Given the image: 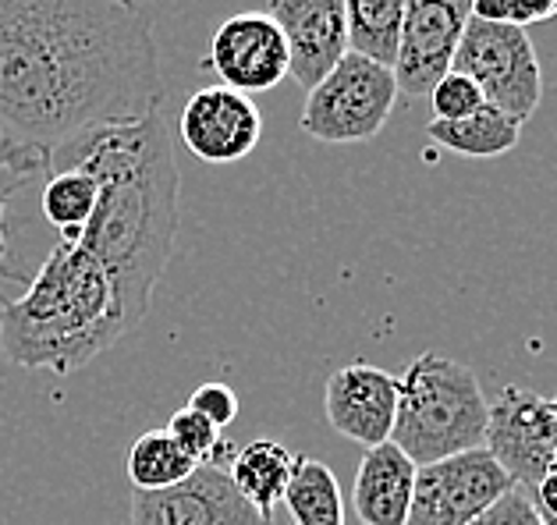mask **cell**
<instances>
[{"mask_svg": "<svg viewBox=\"0 0 557 525\" xmlns=\"http://www.w3.org/2000/svg\"><path fill=\"white\" fill-rule=\"evenodd\" d=\"M533 501H536V508H540V515H543V518L557 522V458L550 462L547 473H543V479L536 483Z\"/></svg>", "mask_w": 557, "mask_h": 525, "instance_id": "cell-28", "label": "cell"}, {"mask_svg": "<svg viewBox=\"0 0 557 525\" xmlns=\"http://www.w3.org/2000/svg\"><path fill=\"white\" fill-rule=\"evenodd\" d=\"M132 525H270L235 490L227 468L196 465V473L168 490H135Z\"/></svg>", "mask_w": 557, "mask_h": 525, "instance_id": "cell-11", "label": "cell"}, {"mask_svg": "<svg viewBox=\"0 0 557 525\" xmlns=\"http://www.w3.org/2000/svg\"><path fill=\"white\" fill-rule=\"evenodd\" d=\"M394 409H398V376L370 362H351L331 373L323 390V412L342 437L362 443L366 451L391 440Z\"/></svg>", "mask_w": 557, "mask_h": 525, "instance_id": "cell-14", "label": "cell"}, {"mask_svg": "<svg viewBox=\"0 0 557 525\" xmlns=\"http://www.w3.org/2000/svg\"><path fill=\"white\" fill-rule=\"evenodd\" d=\"M153 22L135 0H0V132L39 153L164 111Z\"/></svg>", "mask_w": 557, "mask_h": 525, "instance_id": "cell-1", "label": "cell"}, {"mask_svg": "<svg viewBox=\"0 0 557 525\" xmlns=\"http://www.w3.org/2000/svg\"><path fill=\"white\" fill-rule=\"evenodd\" d=\"M469 4H472V0H469Z\"/></svg>", "mask_w": 557, "mask_h": 525, "instance_id": "cell-30", "label": "cell"}, {"mask_svg": "<svg viewBox=\"0 0 557 525\" xmlns=\"http://www.w3.org/2000/svg\"><path fill=\"white\" fill-rule=\"evenodd\" d=\"M430 139L451 150L458 157H472V160H491V157H505L511 153L522 139V125L508 114H500L497 107H480L475 114L461 117V121H430L426 125Z\"/></svg>", "mask_w": 557, "mask_h": 525, "instance_id": "cell-17", "label": "cell"}, {"mask_svg": "<svg viewBox=\"0 0 557 525\" xmlns=\"http://www.w3.org/2000/svg\"><path fill=\"white\" fill-rule=\"evenodd\" d=\"M398 103V83L387 64L362 53H345L334 68L309 89L302 107V132L327 146H351L376 139Z\"/></svg>", "mask_w": 557, "mask_h": 525, "instance_id": "cell-5", "label": "cell"}, {"mask_svg": "<svg viewBox=\"0 0 557 525\" xmlns=\"http://www.w3.org/2000/svg\"><path fill=\"white\" fill-rule=\"evenodd\" d=\"M182 142L202 164H238L263 136V114L252 97L224 86H202L182 107Z\"/></svg>", "mask_w": 557, "mask_h": 525, "instance_id": "cell-12", "label": "cell"}, {"mask_svg": "<svg viewBox=\"0 0 557 525\" xmlns=\"http://www.w3.org/2000/svg\"><path fill=\"white\" fill-rule=\"evenodd\" d=\"M33 174H50V157L29 150V146H18L15 139H8L0 132V274L4 271V260H8V232H4V213H8V199L11 192L29 185ZM15 277V274H8Z\"/></svg>", "mask_w": 557, "mask_h": 525, "instance_id": "cell-22", "label": "cell"}, {"mask_svg": "<svg viewBox=\"0 0 557 525\" xmlns=\"http://www.w3.org/2000/svg\"><path fill=\"white\" fill-rule=\"evenodd\" d=\"M451 72L480 86L483 100L525 125L543 100V68L525 29L469 18L455 50Z\"/></svg>", "mask_w": 557, "mask_h": 525, "instance_id": "cell-6", "label": "cell"}, {"mask_svg": "<svg viewBox=\"0 0 557 525\" xmlns=\"http://www.w3.org/2000/svg\"><path fill=\"white\" fill-rule=\"evenodd\" d=\"M202 68L216 75V86L256 97L288 78V43L267 11H238L216 25Z\"/></svg>", "mask_w": 557, "mask_h": 525, "instance_id": "cell-10", "label": "cell"}, {"mask_svg": "<svg viewBox=\"0 0 557 525\" xmlns=\"http://www.w3.org/2000/svg\"><path fill=\"white\" fill-rule=\"evenodd\" d=\"M267 15L288 43V75L306 92L348 53L345 0H270Z\"/></svg>", "mask_w": 557, "mask_h": 525, "instance_id": "cell-13", "label": "cell"}, {"mask_svg": "<svg viewBox=\"0 0 557 525\" xmlns=\"http://www.w3.org/2000/svg\"><path fill=\"white\" fill-rule=\"evenodd\" d=\"M416 462L394 443H376L362 454L351 504L362 525H405L416 487Z\"/></svg>", "mask_w": 557, "mask_h": 525, "instance_id": "cell-15", "label": "cell"}, {"mask_svg": "<svg viewBox=\"0 0 557 525\" xmlns=\"http://www.w3.org/2000/svg\"><path fill=\"white\" fill-rule=\"evenodd\" d=\"M128 334L111 277L78 241H61L22 299H0V352L11 366L67 376Z\"/></svg>", "mask_w": 557, "mask_h": 525, "instance_id": "cell-3", "label": "cell"}, {"mask_svg": "<svg viewBox=\"0 0 557 525\" xmlns=\"http://www.w3.org/2000/svg\"><path fill=\"white\" fill-rule=\"evenodd\" d=\"M483 448L497 458L515 487L533 493L557 458V395L505 387L491 401Z\"/></svg>", "mask_w": 557, "mask_h": 525, "instance_id": "cell-8", "label": "cell"}, {"mask_svg": "<svg viewBox=\"0 0 557 525\" xmlns=\"http://www.w3.org/2000/svg\"><path fill=\"white\" fill-rule=\"evenodd\" d=\"M472 18L469 0H409L394 53V83L398 97L423 100L451 72L461 33Z\"/></svg>", "mask_w": 557, "mask_h": 525, "instance_id": "cell-9", "label": "cell"}, {"mask_svg": "<svg viewBox=\"0 0 557 525\" xmlns=\"http://www.w3.org/2000/svg\"><path fill=\"white\" fill-rule=\"evenodd\" d=\"M281 501L295 525H345L342 487L320 458H295V473Z\"/></svg>", "mask_w": 557, "mask_h": 525, "instance_id": "cell-18", "label": "cell"}, {"mask_svg": "<svg viewBox=\"0 0 557 525\" xmlns=\"http://www.w3.org/2000/svg\"><path fill=\"white\" fill-rule=\"evenodd\" d=\"M486 423L491 401L466 362L444 352H423L398 376L391 443L416 465L483 448Z\"/></svg>", "mask_w": 557, "mask_h": 525, "instance_id": "cell-4", "label": "cell"}, {"mask_svg": "<svg viewBox=\"0 0 557 525\" xmlns=\"http://www.w3.org/2000/svg\"><path fill=\"white\" fill-rule=\"evenodd\" d=\"M472 18L529 29L557 18V0H472Z\"/></svg>", "mask_w": 557, "mask_h": 525, "instance_id": "cell-25", "label": "cell"}, {"mask_svg": "<svg viewBox=\"0 0 557 525\" xmlns=\"http://www.w3.org/2000/svg\"><path fill=\"white\" fill-rule=\"evenodd\" d=\"M50 171H86L97 182V210L75 241L107 271L125 327L135 330L153 305L178 235L182 174L164 111L83 132L50 153Z\"/></svg>", "mask_w": 557, "mask_h": 525, "instance_id": "cell-2", "label": "cell"}, {"mask_svg": "<svg viewBox=\"0 0 557 525\" xmlns=\"http://www.w3.org/2000/svg\"><path fill=\"white\" fill-rule=\"evenodd\" d=\"M426 100L433 107V121H461L480 111V107H486L480 86L461 72H447L441 83L430 89Z\"/></svg>", "mask_w": 557, "mask_h": 525, "instance_id": "cell-24", "label": "cell"}, {"mask_svg": "<svg viewBox=\"0 0 557 525\" xmlns=\"http://www.w3.org/2000/svg\"><path fill=\"white\" fill-rule=\"evenodd\" d=\"M543 522H547V525H557V522H550V518H543Z\"/></svg>", "mask_w": 557, "mask_h": 525, "instance_id": "cell-29", "label": "cell"}, {"mask_svg": "<svg viewBox=\"0 0 557 525\" xmlns=\"http://www.w3.org/2000/svg\"><path fill=\"white\" fill-rule=\"evenodd\" d=\"M292 473H295V454L274 437L249 440L246 448H238L231 454V468H227L235 490L246 497L267 522L274 515V508L281 504L284 490H288Z\"/></svg>", "mask_w": 557, "mask_h": 525, "instance_id": "cell-16", "label": "cell"}, {"mask_svg": "<svg viewBox=\"0 0 557 525\" xmlns=\"http://www.w3.org/2000/svg\"><path fill=\"white\" fill-rule=\"evenodd\" d=\"M97 210V182L86 171H50L44 185V217L64 241H75Z\"/></svg>", "mask_w": 557, "mask_h": 525, "instance_id": "cell-21", "label": "cell"}, {"mask_svg": "<svg viewBox=\"0 0 557 525\" xmlns=\"http://www.w3.org/2000/svg\"><path fill=\"white\" fill-rule=\"evenodd\" d=\"M511 487V476L486 448L419 465L405 525H469Z\"/></svg>", "mask_w": 557, "mask_h": 525, "instance_id": "cell-7", "label": "cell"}, {"mask_svg": "<svg viewBox=\"0 0 557 525\" xmlns=\"http://www.w3.org/2000/svg\"><path fill=\"white\" fill-rule=\"evenodd\" d=\"M168 434L174 437V443L193 458L196 465H216L221 454H227L231 448L221 440V429H216L210 420H202L196 409H178L171 415L168 423Z\"/></svg>", "mask_w": 557, "mask_h": 525, "instance_id": "cell-23", "label": "cell"}, {"mask_svg": "<svg viewBox=\"0 0 557 525\" xmlns=\"http://www.w3.org/2000/svg\"><path fill=\"white\" fill-rule=\"evenodd\" d=\"M405 4L409 0H345L348 50L391 68L394 53H398Z\"/></svg>", "mask_w": 557, "mask_h": 525, "instance_id": "cell-19", "label": "cell"}, {"mask_svg": "<svg viewBox=\"0 0 557 525\" xmlns=\"http://www.w3.org/2000/svg\"><path fill=\"white\" fill-rule=\"evenodd\" d=\"M196 473V462L188 458L168 429H146L135 437L128 451V479L135 490H168Z\"/></svg>", "mask_w": 557, "mask_h": 525, "instance_id": "cell-20", "label": "cell"}, {"mask_svg": "<svg viewBox=\"0 0 557 525\" xmlns=\"http://www.w3.org/2000/svg\"><path fill=\"white\" fill-rule=\"evenodd\" d=\"M469 525H547L533 501V493L522 487H511L500 501H494L480 518Z\"/></svg>", "mask_w": 557, "mask_h": 525, "instance_id": "cell-26", "label": "cell"}, {"mask_svg": "<svg viewBox=\"0 0 557 525\" xmlns=\"http://www.w3.org/2000/svg\"><path fill=\"white\" fill-rule=\"evenodd\" d=\"M188 409H196L202 420H210L216 429H224L238 420V395L221 380H210V384H199L188 398Z\"/></svg>", "mask_w": 557, "mask_h": 525, "instance_id": "cell-27", "label": "cell"}]
</instances>
